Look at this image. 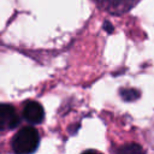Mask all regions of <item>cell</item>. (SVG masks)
<instances>
[{
	"mask_svg": "<svg viewBox=\"0 0 154 154\" xmlns=\"http://www.w3.org/2000/svg\"><path fill=\"white\" fill-rule=\"evenodd\" d=\"M19 124V116L13 106L0 103V131L14 129Z\"/></svg>",
	"mask_w": 154,
	"mask_h": 154,
	"instance_id": "cell-3",
	"label": "cell"
},
{
	"mask_svg": "<svg viewBox=\"0 0 154 154\" xmlns=\"http://www.w3.org/2000/svg\"><path fill=\"white\" fill-rule=\"evenodd\" d=\"M23 116L28 123L36 125V124L42 123V120L45 118V111H43V107L41 106V103H38L36 101H28L24 105Z\"/></svg>",
	"mask_w": 154,
	"mask_h": 154,
	"instance_id": "cell-4",
	"label": "cell"
},
{
	"mask_svg": "<svg viewBox=\"0 0 154 154\" xmlns=\"http://www.w3.org/2000/svg\"><path fill=\"white\" fill-rule=\"evenodd\" d=\"M143 149L138 146V144H134V143H130V144H126L122 148L118 149V152L120 153H128V152H131V153H136V152H142Z\"/></svg>",
	"mask_w": 154,
	"mask_h": 154,
	"instance_id": "cell-6",
	"label": "cell"
},
{
	"mask_svg": "<svg viewBox=\"0 0 154 154\" xmlns=\"http://www.w3.org/2000/svg\"><path fill=\"white\" fill-rule=\"evenodd\" d=\"M103 29H105L107 32H112L114 28H113V25H112L109 22H105V23H103Z\"/></svg>",
	"mask_w": 154,
	"mask_h": 154,
	"instance_id": "cell-7",
	"label": "cell"
},
{
	"mask_svg": "<svg viewBox=\"0 0 154 154\" xmlns=\"http://www.w3.org/2000/svg\"><path fill=\"white\" fill-rule=\"evenodd\" d=\"M101 10L114 14L120 16L129 12L132 6L136 4V0H93Z\"/></svg>",
	"mask_w": 154,
	"mask_h": 154,
	"instance_id": "cell-2",
	"label": "cell"
},
{
	"mask_svg": "<svg viewBox=\"0 0 154 154\" xmlns=\"http://www.w3.org/2000/svg\"><path fill=\"white\" fill-rule=\"evenodd\" d=\"M120 96L125 101H134V100L138 99L140 93H138V90H136L134 88H125V89L120 90Z\"/></svg>",
	"mask_w": 154,
	"mask_h": 154,
	"instance_id": "cell-5",
	"label": "cell"
},
{
	"mask_svg": "<svg viewBox=\"0 0 154 154\" xmlns=\"http://www.w3.org/2000/svg\"><path fill=\"white\" fill-rule=\"evenodd\" d=\"M40 143V136L35 128L25 126L20 129L12 140V148L16 153L28 154L37 149Z\"/></svg>",
	"mask_w": 154,
	"mask_h": 154,
	"instance_id": "cell-1",
	"label": "cell"
}]
</instances>
